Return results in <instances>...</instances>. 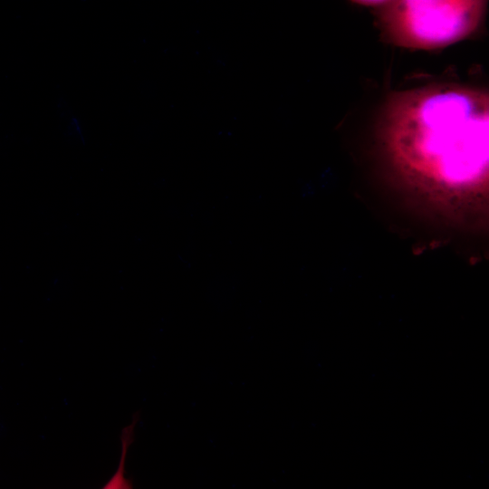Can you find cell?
Masks as SVG:
<instances>
[{"label": "cell", "instance_id": "1", "mask_svg": "<svg viewBox=\"0 0 489 489\" xmlns=\"http://www.w3.org/2000/svg\"><path fill=\"white\" fill-rule=\"evenodd\" d=\"M380 136L395 170L443 199L484 195L489 174V92L436 83L394 92L380 118Z\"/></svg>", "mask_w": 489, "mask_h": 489}, {"label": "cell", "instance_id": "4", "mask_svg": "<svg viewBox=\"0 0 489 489\" xmlns=\"http://www.w3.org/2000/svg\"><path fill=\"white\" fill-rule=\"evenodd\" d=\"M351 2L367 6H380L387 3L388 0H350Z\"/></svg>", "mask_w": 489, "mask_h": 489}, {"label": "cell", "instance_id": "2", "mask_svg": "<svg viewBox=\"0 0 489 489\" xmlns=\"http://www.w3.org/2000/svg\"><path fill=\"white\" fill-rule=\"evenodd\" d=\"M488 0H388L376 12L377 25L389 43L412 50H436L462 41L484 23Z\"/></svg>", "mask_w": 489, "mask_h": 489}, {"label": "cell", "instance_id": "3", "mask_svg": "<svg viewBox=\"0 0 489 489\" xmlns=\"http://www.w3.org/2000/svg\"><path fill=\"white\" fill-rule=\"evenodd\" d=\"M139 418V415L135 414L132 423L124 427L121 432V456L120 463L116 473L111 478L104 484V489H130L132 488V482L125 477V459L128 449L134 439V429Z\"/></svg>", "mask_w": 489, "mask_h": 489}]
</instances>
